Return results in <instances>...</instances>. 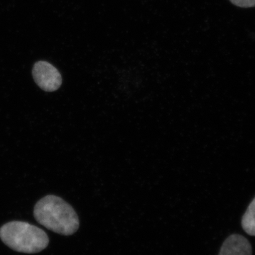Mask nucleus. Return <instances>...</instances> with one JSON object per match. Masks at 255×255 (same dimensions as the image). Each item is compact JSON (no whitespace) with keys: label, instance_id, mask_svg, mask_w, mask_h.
Returning a JSON list of instances; mask_svg holds the SVG:
<instances>
[{"label":"nucleus","instance_id":"nucleus-1","mask_svg":"<svg viewBox=\"0 0 255 255\" xmlns=\"http://www.w3.org/2000/svg\"><path fill=\"white\" fill-rule=\"evenodd\" d=\"M33 216L41 226L62 236H72L80 227L78 216L73 208L54 195L40 199L34 206Z\"/></svg>","mask_w":255,"mask_h":255},{"label":"nucleus","instance_id":"nucleus-2","mask_svg":"<svg viewBox=\"0 0 255 255\" xmlns=\"http://www.w3.org/2000/svg\"><path fill=\"white\" fill-rule=\"evenodd\" d=\"M5 246L17 253L36 254L46 249L49 238L43 230L23 221H11L0 228Z\"/></svg>","mask_w":255,"mask_h":255},{"label":"nucleus","instance_id":"nucleus-3","mask_svg":"<svg viewBox=\"0 0 255 255\" xmlns=\"http://www.w3.org/2000/svg\"><path fill=\"white\" fill-rule=\"evenodd\" d=\"M33 80L43 91H56L61 86L62 76L58 69L46 61H38L32 70Z\"/></svg>","mask_w":255,"mask_h":255},{"label":"nucleus","instance_id":"nucleus-4","mask_svg":"<svg viewBox=\"0 0 255 255\" xmlns=\"http://www.w3.org/2000/svg\"><path fill=\"white\" fill-rule=\"evenodd\" d=\"M219 255H252L251 243L241 235H232L223 243Z\"/></svg>","mask_w":255,"mask_h":255},{"label":"nucleus","instance_id":"nucleus-5","mask_svg":"<svg viewBox=\"0 0 255 255\" xmlns=\"http://www.w3.org/2000/svg\"><path fill=\"white\" fill-rule=\"evenodd\" d=\"M242 226L248 235L255 236V198L248 206L242 219Z\"/></svg>","mask_w":255,"mask_h":255},{"label":"nucleus","instance_id":"nucleus-6","mask_svg":"<svg viewBox=\"0 0 255 255\" xmlns=\"http://www.w3.org/2000/svg\"><path fill=\"white\" fill-rule=\"evenodd\" d=\"M233 4L242 8L254 7L255 0H230Z\"/></svg>","mask_w":255,"mask_h":255}]
</instances>
